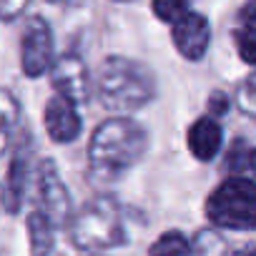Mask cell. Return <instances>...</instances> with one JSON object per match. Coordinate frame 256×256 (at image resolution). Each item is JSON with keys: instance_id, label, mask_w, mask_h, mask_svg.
<instances>
[{"instance_id": "6da1fadb", "label": "cell", "mask_w": 256, "mask_h": 256, "mask_svg": "<svg viewBox=\"0 0 256 256\" xmlns=\"http://www.w3.org/2000/svg\"><path fill=\"white\" fill-rule=\"evenodd\" d=\"M146 146L148 136L138 123H134L131 118H108L93 131L88 146L90 176L96 181L120 178L128 168H134L144 158Z\"/></svg>"}, {"instance_id": "7a4b0ae2", "label": "cell", "mask_w": 256, "mask_h": 256, "mask_svg": "<svg viewBox=\"0 0 256 256\" xmlns=\"http://www.w3.org/2000/svg\"><path fill=\"white\" fill-rule=\"evenodd\" d=\"M98 96L108 110L128 113L146 106L156 96V80L144 63L110 56L98 70Z\"/></svg>"}, {"instance_id": "3957f363", "label": "cell", "mask_w": 256, "mask_h": 256, "mask_svg": "<svg viewBox=\"0 0 256 256\" xmlns=\"http://www.w3.org/2000/svg\"><path fill=\"white\" fill-rule=\"evenodd\" d=\"M206 216L214 226L251 231L256 228V184L248 178L224 181L206 201Z\"/></svg>"}, {"instance_id": "277c9868", "label": "cell", "mask_w": 256, "mask_h": 256, "mask_svg": "<svg viewBox=\"0 0 256 256\" xmlns=\"http://www.w3.org/2000/svg\"><path fill=\"white\" fill-rule=\"evenodd\" d=\"M73 238L86 251H100L123 244L126 231H123V216L118 204L108 196L86 204L76 216Z\"/></svg>"}, {"instance_id": "5b68a950", "label": "cell", "mask_w": 256, "mask_h": 256, "mask_svg": "<svg viewBox=\"0 0 256 256\" xmlns=\"http://www.w3.org/2000/svg\"><path fill=\"white\" fill-rule=\"evenodd\" d=\"M20 63H23V73L28 78H36L40 73H46L53 63V36L48 23L40 16L28 18L26 28H23V38H20Z\"/></svg>"}, {"instance_id": "8992f818", "label": "cell", "mask_w": 256, "mask_h": 256, "mask_svg": "<svg viewBox=\"0 0 256 256\" xmlns=\"http://www.w3.org/2000/svg\"><path fill=\"white\" fill-rule=\"evenodd\" d=\"M38 196H40V211L48 214V218L56 226L70 218V196L50 158H46L38 168Z\"/></svg>"}, {"instance_id": "52a82bcc", "label": "cell", "mask_w": 256, "mask_h": 256, "mask_svg": "<svg viewBox=\"0 0 256 256\" xmlns=\"http://www.w3.org/2000/svg\"><path fill=\"white\" fill-rule=\"evenodd\" d=\"M50 80H53V88L58 96L68 98L70 103L76 106H83L88 100V68L83 63V58L68 53V56H60L56 63H53V73H50Z\"/></svg>"}, {"instance_id": "ba28073f", "label": "cell", "mask_w": 256, "mask_h": 256, "mask_svg": "<svg viewBox=\"0 0 256 256\" xmlns=\"http://www.w3.org/2000/svg\"><path fill=\"white\" fill-rule=\"evenodd\" d=\"M171 38L176 50L186 58V60H201L208 50V40H211V26L206 20V16L201 13H188L184 16L174 28H171Z\"/></svg>"}, {"instance_id": "9c48e42d", "label": "cell", "mask_w": 256, "mask_h": 256, "mask_svg": "<svg viewBox=\"0 0 256 256\" xmlns=\"http://www.w3.org/2000/svg\"><path fill=\"white\" fill-rule=\"evenodd\" d=\"M46 131L56 144L76 141L80 134V116L76 110V103L56 93L46 103Z\"/></svg>"}, {"instance_id": "30bf717a", "label": "cell", "mask_w": 256, "mask_h": 256, "mask_svg": "<svg viewBox=\"0 0 256 256\" xmlns=\"http://www.w3.org/2000/svg\"><path fill=\"white\" fill-rule=\"evenodd\" d=\"M221 138H224L221 126H218L214 118H208V116L198 118V120L188 128V148H191V154H194L198 161H204V164H208V161L216 158V154H218V148H221Z\"/></svg>"}, {"instance_id": "8fae6325", "label": "cell", "mask_w": 256, "mask_h": 256, "mask_svg": "<svg viewBox=\"0 0 256 256\" xmlns=\"http://www.w3.org/2000/svg\"><path fill=\"white\" fill-rule=\"evenodd\" d=\"M26 151L18 148V154L10 158L8 171H6V181H3V204L8 214H18L20 204H23V194H26Z\"/></svg>"}, {"instance_id": "7c38bea8", "label": "cell", "mask_w": 256, "mask_h": 256, "mask_svg": "<svg viewBox=\"0 0 256 256\" xmlns=\"http://www.w3.org/2000/svg\"><path fill=\"white\" fill-rule=\"evenodd\" d=\"M53 228H56V224L40 208L28 216V236H30L33 256H48L50 254V248H53Z\"/></svg>"}, {"instance_id": "4fadbf2b", "label": "cell", "mask_w": 256, "mask_h": 256, "mask_svg": "<svg viewBox=\"0 0 256 256\" xmlns=\"http://www.w3.org/2000/svg\"><path fill=\"white\" fill-rule=\"evenodd\" d=\"M191 251L188 238L181 231H168L156 238V244L148 248V256H186Z\"/></svg>"}, {"instance_id": "5bb4252c", "label": "cell", "mask_w": 256, "mask_h": 256, "mask_svg": "<svg viewBox=\"0 0 256 256\" xmlns=\"http://www.w3.org/2000/svg\"><path fill=\"white\" fill-rule=\"evenodd\" d=\"M151 8H154V16L158 20L171 23V26H176L184 16L191 13L188 10V0H154Z\"/></svg>"}, {"instance_id": "9a60e30c", "label": "cell", "mask_w": 256, "mask_h": 256, "mask_svg": "<svg viewBox=\"0 0 256 256\" xmlns=\"http://www.w3.org/2000/svg\"><path fill=\"white\" fill-rule=\"evenodd\" d=\"M20 118V106L16 103L10 90H3V151H10L13 144V123Z\"/></svg>"}, {"instance_id": "2e32d148", "label": "cell", "mask_w": 256, "mask_h": 256, "mask_svg": "<svg viewBox=\"0 0 256 256\" xmlns=\"http://www.w3.org/2000/svg\"><path fill=\"white\" fill-rule=\"evenodd\" d=\"M236 50H238L244 63L256 66V28L236 30Z\"/></svg>"}, {"instance_id": "e0dca14e", "label": "cell", "mask_w": 256, "mask_h": 256, "mask_svg": "<svg viewBox=\"0 0 256 256\" xmlns=\"http://www.w3.org/2000/svg\"><path fill=\"white\" fill-rule=\"evenodd\" d=\"M238 103L246 113L256 116V76H251L244 83V88H238Z\"/></svg>"}, {"instance_id": "ac0fdd59", "label": "cell", "mask_w": 256, "mask_h": 256, "mask_svg": "<svg viewBox=\"0 0 256 256\" xmlns=\"http://www.w3.org/2000/svg\"><path fill=\"white\" fill-rule=\"evenodd\" d=\"M208 110H211V116H221V113H226L228 110V98H226V93H211V98H208Z\"/></svg>"}, {"instance_id": "d6986e66", "label": "cell", "mask_w": 256, "mask_h": 256, "mask_svg": "<svg viewBox=\"0 0 256 256\" xmlns=\"http://www.w3.org/2000/svg\"><path fill=\"white\" fill-rule=\"evenodd\" d=\"M241 23H244V28H256V0H246L244 3Z\"/></svg>"}, {"instance_id": "ffe728a7", "label": "cell", "mask_w": 256, "mask_h": 256, "mask_svg": "<svg viewBox=\"0 0 256 256\" xmlns=\"http://www.w3.org/2000/svg\"><path fill=\"white\" fill-rule=\"evenodd\" d=\"M26 6H28V0H3V18L13 20Z\"/></svg>"}, {"instance_id": "44dd1931", "label": "cell", "mask_w": 256, "mask_h": 256, "mask_svg": "<svg viewBox=\"0 0 256 256\" xmlns=\"http://www.w3.org/2000/svg\"><path fill=\"white\" fill-rule=\"evenodd\" d=\"M228 256H256V244H244V246L234 248Z\"/></svg>"}, {"instance_id": "7402d4cb", "label": "cell", "mask_w": 256, "mask_h": 256, "mask_svg": "<svg viewBox=\"0 0 256 256\" xmlns=\"http://www.w3.org/2000/svg\"><path fill=\"white\" fill-rule=\"evenodd\" d=\"M246 166H248V171L256 176V151H248V156H246Z\"/></svg>"}, {"instance_id": "603a6c76", "label": "cell", "mask_w": 256, "mask_h": 256, "mask_svg": "<svg viewBox=\"0 0 256 256\" xmlns=\"http://www.w3.org/2000/svg\"><path fill=\"white\" fill-rule=\"evenodd\" d=\"M50 3H58V0H50Z\"/></svg>"}]
</instances>
